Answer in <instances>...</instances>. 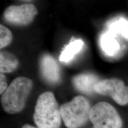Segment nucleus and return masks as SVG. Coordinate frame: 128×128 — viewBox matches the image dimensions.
Returning a JSON list of instances; mask_svg holds the SVG:
<instances>
[{
    "instance_id": "nucleus-1",
    "label": "nucleus",
    "mask_w": 128,
    "mask_h": 128,
    "mask_svg": "<svg viewBox=\"0 0 128 128\" xmlns=\"http://www.w3.org/2000/svg\"><path fill=\"white\" fill-rule=\"evenodd\" d=\"M33 87V81L28 78L21 76L14 80L1 96V102L4 111L12 114L22 112Z\"/></svg>"
},
{
    "instance_id": "nucleus-5",
    "label": "nucleus",
    "mask_w": 128,
    "mask_h": 128,
    "mask_svg": "<svg viewBox=\"0 0 128 128\" xmlns=\"http://www.w3.org/2000/svg\"><path fill=\"white\" fill-rule=\"evenodd\" d=\"M96 93L109 96L120 106L128 104V87L118 78L100 80L94 88Z\"/></svg>"
},
{
    "instance_id": "nucleus-3",
    "label": "nucleus",
    "mask_w": 128,
    "mask_h": 128,
    "mask_svg": "<svg viewBox=\"0 0 128 128\" xmlns=\"http://www.w3.org/2000/svg\"><path fill=\"white\" fill-rule=\"evenodd\" d=\"M92 108L88 100L82 96H76L60 108L62 120L68 128H80L90 119Z\"/></svg>"
},
{
    "instance_id": "nucleus-10",
    "label": "nucleus",
    "mask_w": 128,
    "mask_h": 128,
    "mask_svg": "<svg viewBox=\"0 0 128 128\" xmlns=\"http://www.w3.org/2000/svg\"><path fill=\"white\" fill-rule=\"evenodd\" d=\"M100 46L102 50L108 56H114L120 50V46L114 35L110 32H106L101 36Z\"/></svg>"
},
{
    "instance_id": "nucleus-8",
    "label": "nucleus",
    "mask_w": 128,
    "mask_h": 128,
    "mask_svg": "<svg viewBox=\"0 0 128 128\" xmlns=\"http://www.w3.org/2000/svg\"><path fill=\"white\" fill-rule=\"evenodd\" d=\"M100 81L98 76L93 74L85 73L74 76L72 83L78 92L87 95H92L95 93L94 86Z\"/></svg>"
},
{
    "instance_id": "nucleus-2",
    "label": "nucleus",
    "mask_w": 128,
    "mask_h": 128,
    "mask_svg": "<svg viewBox=\"0 0 128 128\" xmlns=\"http://www.w3.org/2000/svg\"><path fill=\"white\" fill-rule=\"evenodd\" d=\"M33 118L38 128H60L62 120L60 108L52 92H44L39 96Z\"/></svg>"
},
{
    "instance_id": "nucleus-6",
    "label": "nucleus",
    "mask_w": 128,
    "mask_h": 128,
    "mask_svg": "<svg viewBox=\"0 0 128 128\" xmlns=\"http://www.w3.org/2000/svg\"><path fill=\"white\" fill-rule=\"evenodd\" d=\"M38 13L36 7L33 4L12 6L4 13V18L7 23L17 26H26L34 20Z\"/></svg>"
},
{
    "instance_id": "nucleus-15",
    "label": "nucleus",
    "mask_w": 128,
    "mask_h": 128,
    "mask_svg": "<svg viewBox=\"0 0 128 128\" xmlns=\"http://www.w3.org/2000/svg\"><path fill=\"white\" fill-rule=\"evenodd\" d=\"M38 128L34 127V126L30 125V124H24V125L23 126V128Z\"/></svg>"
},
{
    "instance_id": "nucleus-11",
    "label": "nucleus",
    "mask_w": 128,
    "mask_h": 128,
    "mask_svg": "<svg viewBox=\"0 0 128 128\" xmlns=\"http://www.w3.org/2000/svg\"><path fill=\"white\" fill-rule=\"evenodd\" d=\"M19 62L14 54L6 51L0 53V72L1 74L10 73L18 68Z\"/></svg>"
},
{
    "instance_id": "nucleus-14",
    "label": "nucleus",
    "mask_w": 128,
    "mask_h": 128,
    "mask_svg": "<svg viewBox=\"0 0 128 128\" xmlns=\"http://www.w3.org/2000/svg\"><path fill=\"white\" fill-rule=\"evenodd\" d=\"M8 88L7 78L3 74L0 75V94H2Z\"/></svg>"
},
{
    "instance_id": "nucleus-7",
    "label": "nucleus",
    "mask_w": 128,
    "mask_h": 128,
    "mask_svg": "<svg viewBox=\"0 0 128 128\" xmlns=\"http://www.w3.org/2000/svg\"><path fill=\"white\" fill-rule=\"evenodd\" d=\"M40 71L46 82L56 85L61 81V72L58 64L51 55H43L40 60Z\"/></svg>"
},
{
    "instance_id": "nucleus-12",
    "label": "nucleus",
    "mask_w": 128,
    "mask_h": 128,
    "mask_svg": "<svg viewBox=\"0 0 128 128\" xmlns=\"http://www.w3.org/2000/svg\"><path fill=\"white\" fill-rule=\"evenodd\" d=\"M110 33L113 34H120L128 39V21L124 18H120L114 21L108 27Z\"/></svg>"
},
{
    "instance_id": "nucleus-13",
    "label": "nucleus",
    "mask_w": 128,
    "mask_h": 128,
    "mask_svg": "<svg viewBox=\"0 0 128 128\" xmlns=\"http://www.w3.org/2000/svg\"><path fill=\"white\" fill-rule=\"evenodd\" d=\"M12 35L10 30L4 26H0V48L1 49L8 46L12 43Z\"/></svg>"
},
{
    "instance_id": "nucleus-9",
    "label": "nucleus",
    "mask_w": 128,
    "mask_h": 128,
    "mask_svg": "<svg viewBox=\"0 0 128 128\" xmlns=\"http://www.w3.org/2000/svg\"><path fill=\"white\" fill-rule=\"evenodd\" d=\"M84 46V43L81 39H75L71 41L62 51L60 57V60L62 62L68 63L74 58L80 52H81Z\"/></svg>"
},
{
    "instance_id": "nucleus-4",
    "label": "nucleus",
    "mask_w": 128,
    "mask_h": 128,
    "mask_svg": "<svg viewBox=\"0 0 128 128\" xmlns=\"http://www.w3.org/2000/svg\"><path fill=\"white\" fill-rule=\"evenodd\" d=\"M90 120L94 128H122L123 126L118 111L107 102H100L92 108Z\"/></svg>"
}]
</instances>
